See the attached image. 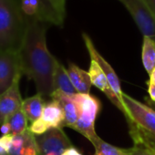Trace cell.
I'll return each instance as SVG.
<instances>
[{
  "mask_svg": "<svg viewBox=\"0 0 155 155\" xmlns=\"http://www.w3.org/2000/svg\"><path fill=\"white\" fill-rule=\"evenodd\" d=\"M27 23L25 37L18 52L21 71L34 81L38 94L50 97L54 91L53 76L58 59L47 47L48 25L38 21Z\"/></svg>",
  "mask_w": 155,
  "mask_h": 155,
  "instance_id": "1",
  "label": "cell"
},
{
  "mask_svg": "<svg viewBox=\"0 0 155 155\" xmlns=\"http://www.w3.org/2000/svg\"><path fill=\"white\" fill-rule=\"evenodd\" d=\"M123 102L133 147L143 155H155V110L126 93H123Z\"/></svg>",
  "mask_w": 155,
  "mask_h": 155,
  "instance_id": "2",
  "label": "cell"
},
{
  "mask_svg": "<svg viewBox=\"0 0 155 155\" xmlns=\"http://www.w3.org/2000/svg\"><path fill=\"white\" fill-rule=\"evenodd\" d=\"M27 25L19 0H0V52H18Z\"/></svg>",
  "mask_w": 155,
  "mask_h": 155,
  "instance_id": "3",
  "label": "cell"
},
{
  "mask_svg": "<svg viewBox=\"0 0 155 155\" xmlns=\"http://www.w3.org/2000/svg\"><path fill=\"white\" fill-rule=\"evenodd\" d=\"M72 97L79 109V119L72 129L93 144L100 138L95 130V121L101 110V102L90 93H77Z\"/></svg>",
  "mask_w": 155,
  "mask_h": 155,
  "instance_id": "4",
  "label": "cell"
},
{
  "mask_svg": "<svg viewBox=\"0 0 155 155\" xmlns=\"http://www.w3.org/2000/svg\"><path fill=\"white\" fill-rule=\"evenodd\" d=\"M22 13L28 21H38L48 25L63 27L65 18L56 7L45 0H19Z\"/></svg>",
  "mask_w": 155,
  "mask_h": 155,
  "instance_id": "5",
  "label": "cell"
},
{
  "mask_svg": "<svg viewBox=\"0 0 155 155\" xmlns=\"http://www.w3.org/2000/svg\"><path fill=\"white\" fill-rule=\"evenodd\" d=\"M128 10L143 37L155 41V16L143 0H119Z\"/></svg>",
  "mask_w": 155,
  "mask_h": 155,
  "instance_id": "6",
  "label": "cell"
},
{
  "mask_svg": "<svg viewBox=\"0 0 155 155\" xmlns=\"http://www.w3.org/2000/svg\"><path fill=\"white\" fill-rule=\"evenodd\" d=\"M38 155H61L72 144L61 128H53L36 136Z\"/></svg>",
  "mask_w": 155,
  "mask_h": 155,
  "instance_id": "7",
  "label": "cell"
},
{
  "mask_svg": "<svg viewBox=\"0 0 155 155\" xmlns=\"http://www.w3.org/2000/svg\"><path fill=\"white\" fill-rule=\"evenodd\" d=\"M82 38L84 40L86 48H87V50H88V52H89V54L91 56V59H94L95 61H97L99 63V65L101 66V69L103 70V72L105 73V75L107 77L108 81L110 83V86L111 90L114 91V93L117 96L120 102L124 106L123 92L121 91L120 80H119L116 72L114 71L112 67L109 64V62L98 51V49L96 48L92 39L91 38V37L87 33H82Z\"/></svg>",
  "mask_w": 155,
  "mask_h": 155,
  "instance_id": "8",
  "label": "cell"
},
{
  "mask_svg": "<svg viewBox=\"0 0 155 155\" xmlns=\"http://www.w3.org/2000/svg\"><path fill=\"white\" fill-rule=\"evenodd\" d=\"M19 74L22 71L18 52H0V95L11 87Z\"/></svg>",
  "mask_w": 155,
  "mask_h": 155,
  "instance_id": "9",
  "label": "cell"
},
{
  "mask_svg": "<svg viewBox=\"0 0 155 155\" xmlns=\"http://www.w3.org/2000/svg\"><path fill=\"white\" fill-rule=\"evenodd\" d=\"M22 74H19L4 93L0 95V125L4 123L16 111L21 109L23 99L19 91V81Z\"/></svg>",
  "mask_w": 155,
  "mask_h": 155,
  "instance_id": "10",
  "label": "cell"
},
{
  "mask_svg": "<svg viewBox=\"0 0 155 155\" xmlns=\"http://www.w3.org/2000/svg\"><path fill=\"white\" fill-rule=\"evenodd\" d=\"M89 74L91 77L92 85L97 87L101 91H102L108 97V99L123 113V115H125L126 114L125 107L118 100L117 96L115 95L114 91L111 90V88L110 86V83L108 81V79H107L105 73L101 69L99 63L97 61H95L94 59H91Z\"/></svg>",
  "mask_w": 155,
  "mask_h": 155,
  "instance_id": "11",
  "label": "cell"
},
{
  "mask_svg": "<svg viewBox=\"0 0 155 155\" xmlns=\"http://www.w3.org/2000/svg\"><path fill=\"white\" fill-rule=\"evenodd\" d=\"M50 97L52 100L57 101L63 109L65 116L64 126L72 129L79 119V109L73 97L59 91H54Z\"/></svg>",
  "mask_w": 155,
  "mask_h": 155,
  "instance_id": "12",
  "label": "cell"
},
{
  "mask_svg": "<svg viewBox=\"0 0 155 155\" xmlns=\"http://www.w3.org/2000/svg\"><path fill=\"white\" fill-rule=\"evenodd\" d=\"M41 119L45 121L49 129H62V127H64L65 116L61 105L55 100H51L50 101L47 102L45 104Z\"/></svg>",
  "mask_w": 155,
  "mask_h": 155,
  "instance_id": "13",
  "label": "cell"
},
{
  "mask_svg": "<svg viewBox=\"0 0 155 155\" xmlns=\"http://www.w3.org/2000/svg\"><path fill=\"white\" fill-rule=\"evenodd\" d=\"M70 81L78 93L89 94L92 83L89 72L81 69L74 63H69L68 69Z\"/></svg>",
  "mask_w": 155,
  "mask_h": 155,
  "instance_id": "14",
  "label": "cell"
},
{
  "mask_svg": "<svg viewBox=\"0 0 155 155\" xmlns=\"http://www.w3.org/2000/svg\"><path fill=\"white\" fill-rule=\"evenodd\" d=\"M53 90L62 91L69 96H74L75 94L78 93L70 81L68 70L58 60L56 63V67L54 70Z\"/></svg>",
  "mask_w": 155,
  "mask_h": 155,
  "instance_id": "15",
  "label": "cell"
},
{
  "mask_svg": "<svg viewBox=\"0 0 155 155\" xmlns=\"http://www.w3.org/2000/svg\"><path fill=\"white\" fill-rule=\"evenodd\" d=\"M45 104L46 102L44 101V97L37 93L32 97L25 99L23 101L21 109L28 120L30 122H33L41 118Z\"/></svg>",
  "mask_w": 155,
  "mask_h": 155,
  "instance_id": "16",
  "label": "cell"
},
{
  "mask_svg": "<svg viewBox=\"0 0 155 155\" xmlns=\"http://www.w3.org/2000/svg\"><path fill=\"white\" fill-rule=\"evenodd\" d=\"M141 59L145 70L150 75L155 68V41L149 37H143Z\"/></svg>",
  "mask_w": 155,
  "mask_h": 155,
  "instance_id": "17",
  "label": "cell"
},
{
  "mask_svg": "<svg viewBox=\"0 0 155 155\" xmlns=\"http://www.w3.org/2000/svg\"><path fill=\"white\" fill-rule=\"evenodd\" d=\"M95 153L93 155H131L136 152V149L131 147L130 149H122L111 145L101 138H99L94 143Z\"/></svg>",
  "mask_w": 155,
  "mask_h": 155,
  "instance_id": "18",
  "label": "cell"
},
{
  "mask_svg": "<svg viewBox=\"0 0 155 155\" xmlns=\"http://www.w3.org/2000/svg\"><path fill=\"white\" fill-rule=\"evenodd\" d=\"M8 121L9 122L11 129H12V134L13 135H19L24 133L28 130V118L23 112L22 109L16 111L14 114H12L8 119Z\"/></svg>",
  "mask_w": 155,
  "mask_h": 155,
  "instance_id": "19",
  "label": "cell"
},
{
  "mask_svg": "<svg viewBox=\"0 0 155 155\" xmlns=\"http://www.w3.org/2000/svg\"><path fill=\"white\" fill-rule=\"evenodd\" d=\"M26 145V131L19 135H14L12 146L8 151V155H23Z\"/></svg>",
  "mask_w": 155,
  "mask_h": 155,
  "instance_id": "20",
  "label": "cell"
},
{
  "mask_svg": "<svg viewBox=\"0 0 155 155\" xmlns=\"http://www.w3.org/2000/svg\"><path fill=\"white\" fill-rule=\"evenodd\" d=\"M28 130L35 135V136H39L44 133H46L48 130V126L45 123V121L40 118L33 122H31V125L28 127Z\"/></svg>",
  "mask_w": 155,
  "mask_h": 155,
  "instance_id": "21",
  "label": "cell"
},
{
  "mask_svg": "<svg viewBox=\"0 0 155 155\" xmlns=\"http://www.w3.org/2000/svg\"><path fill=\"white\" fill-rule=\"evenodd\" d=\"M13 134H8V135H2L0 137V147H2L8 153L12 146V140H13Z\"/></svg>",
  "mask_w": 155,
  "mask_h": 155,
  "instance_id": "22",
  "label": "cell"
},
{
  "mask_svg": "<svg viewBox=\"0 0 155 155\" xmlns=\"http://www.w3.org/2000/svg\"><path fill=\"white\" fill-rule=\"evenodd\" d=\"M55 6L62 17H66V0H53Z\"/></svg>",
  "mask_w": 155,
  "mask_h": 155,
  "instance_id": "23",
  "label": "cell"
},
{
  "mask_svg": "<svg viewBox=\"0 0 155 155\" xmlns=\"http://www.w3.org/2000/svg\"><path fill=\"white\" fill-rule=\"evenodd\" d=\"M0 131L3 135H8V134H12V129L8 120H6L4 123L0 125Z\"/></svg>",
  "mask_w": 155,
  "mask_h": 155,
  "instance_id": "24",
  "label": "cell"
},
{
  "mask_svg": "<svg viewBox=\"0 0 155 155\" xmlns=\"http://www.w3.org/2000/svg\"><path fill=\"white\" fill-rule=\"evenodd\" d=\"M61 155H82V153L74 146H71L68 148Z\"/></svg>",
  "mask_w": 155,
  "mask_h": 155,
  "instance_id": "25",
  "label": "cell"
},
{
  "mask_svg": "<svg viewBox=\"0 0 155 155\" xmlns=\"http://www.w3.org/2000/svg\"><path fill=\"white\" fill-rule=\"evenodd\" d=\"M147 85H148V92L150 95V99L155 102V84H152L150 81H147Z\"/></svg>",
  "mask_w": 155,
  "mask_h": 155,
  "instance_id": "26",
  "label": "cell"
},
{
  "mask_svg": "<svg viewBox=\"0 0 155 155\" xmlns=\"http://www.w3.org/2000/svg\"><path fill=\"white\" fill-rule=\"evenodd\" d=\"M143 1L149 7V8L152 12V14L155 16V0H143Z\"/></svg>",
  "mask_w": 155,
  "mask_h": 155,
  "instance_id": "27",
  "label": "cell"
},
{
  "mask_svg": "<svg viewBox=\"0 0 155 155\" xmlns=\"http://www.w3.org/2000/svg\"><path fill=\"white\" fill-rule=\"evenodd\" d=\"M145 103H146L148 106H150L151 109H153V110H155V102L152 101L150 98H145Z\"/></svg>",
  "mask_w": 155,
  "mask_h": 155,
  "instance_id": "28",
  "label": "cell"
},
{
  "mask_svg": "<svg viewBox=\"0 0 155 155\" xmlns=\"http://www.w3.org/2000/svg\"><path fill=\"white\" fill-rule=\"evenodd\" d=\"M149 81L152 84H155V68L151 71V73L150 74V81Z\"/></svg>",
  "mask_w": 155,
  "mask_h": 155,
  "instance_id": "29",
  "label": "cell"
},
{
  "mask_svg": "<svg viewBox=\"0 0 155 155\" xmlns=\"http://www.w3.org/2000/svg\"><path fill=\"white\" fill-rule=\"evenodd\" d=\"M0 155H8V153L2 147H0Z\"/></svg>",
  "mask_w": 155,
  "mask_h": 155,
  "instance_id": "30",
  "label": "cell"
},
{
  "mask_svg": "<svg viewBox=\"0 0 155 155\" xmlns=\"http://www.w3.org/2000/svg\"><path fill=\"white\" fill-rule=\"evenodd\" d=\"M134 148H135V147H134ZM135 149H136V148H135ZM131 155H143V154H142V153H141L138 149H136V152H135V153H133V154H131Z\"/></svg>",
  "mask_w": 155,
  "mask_h": 155,
  "instance_id": "31",
  "label": "cell"
}]
</instances>
